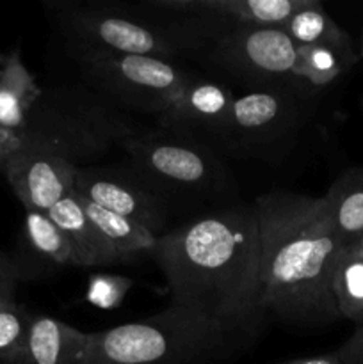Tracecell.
<instances>
[{"label": "cell", "instance_id": "obj_11", "mask_svg": "<svg viewBox=\"0 0 363 364\" xmlns=\"http://www.w3.org/2000/svg\"><path fill=\"white\" fill-rule=\"evenodd\" d=\"M235 96L219 82L192 77L173 105L159 116V128L196 139L217 151Z\"/></svg>", "mask_w": 363, "mask_h": 364}, {"label": "cell", "instance_id": "obj_15", "mask_svg": "<svg viewBox=\"0 0 363 364\" xmlns=\"http://www.w3.org/2000/svg\"><path fill=\"white\" fill-rule=\"evenodd\" d=\"M43 95L36 78L23 64L20 50L0 55V127L21 137L28 114Z\"/></svg>", "mask_w": 363, "mask_h": 364}, {"label": "cell", "instance_id": "obj_8", "mask_svg": "<svg viewBox=\"0 0 363 364\" xmlns=\"http://www.w3.org/2000/svg\"><path fill=\"white\" fill-rule=\"evenodd\" d=\"M88 87L114 105L157 117L166 112L194 75L173 60L107 52H71Z\"/></svg>", "mask_w": 363, "mask_h": 364}, {"label": "cell", "instance_id": "obj_13", "mask_svg": "<svg viewBox=\"0 0 363 364\" xmlns=\"http://www.w3.org/2000/svg\"><path fill=\"white\" fill-rule=\"evenodd\" d=\"M46 215L63 231L77 267H103L121 262L116 249L102 237L98 228L85 215L75 192L57 203Z\"/></svg>", "mask_w": 363, "mask_h": 364}, {"label": "cell", "instance_id": "obj_20", "mask_svg": "<svg viewBox=\"0 0 363 364\" xmlns=\"http://www.w3.org/2000/svg\"><path fill=\"white\" fill-rule=\"evenodd\" d=\"M335 304L340 318L363 326V256L354 245H345L338 255L331 279Z\"/></svg>", "mask_w": 363, "mask_h": 364}, {"label": "cell", "instance_id": "obj_22", "mask_svg": "<svg viewBox=\"0 0 363 364\" xmlns=\"http://www.w3.org/2000/svg\"><path fill=\"white\" fill-rule=\"evenodd\" d=\"M354 60L326 45L298 46L294 77L313 87H324L340 77Z\"/></svg>", "mask_w": 363, "mask_h": 364}, {"label": "cell", "instance_id": "obj_19", "mask_svg": "<svg viewBox=\"0 0 363 364\" xmlns=\"http://www.w3.org/2000/svg\"><path fill=\"white\" fill-rule=\"evenodd\" d=\"M77 201L84 208L85 215L98 228L102 237L116 249L121 262L130 259L132 256L139 255V252H148L153 247V244H155V235L149 233L141 224L134 223V220L127 219V217L107 212V210L100 208L95 203L88 201V199L80 198V196H77Z\"/></svg>", "mask_w": 363, "mask_h": 364}, {"label": "cell", "instance_id": "obj_18", "mask_svg": "<svg viewBox=\"0 0 363 364\" xmlns=\"http://www.w3.org/2000/svg\"><path fill=\"white\" fill-rule=\"evenodd\" d=\"M280 28L294 41L295 46L326 45L356 59L351 38L335 23L319 0H312L305 9L294 14Z\"/></svg>", "mask_w": 363, "mask_h": 364}, {"label": "cell", "instance_id": "obj_12", "mask_svg": "<svg viewBox=\"0 0 363 364\" xmlns=\"http://www.w3.org/2000/svg\"><path fill=\"white\" fill-rule=\"evenodd\" d=\"M2 173L25 210L46 213L73 192L77 167L59 156L20 148Z\"/></svg>", "mask_w": 363, "mask_h": 364}, {"label": "cell", "instance_id": "obj_2", "mask_svg": "<svg viewBox=\"0 0 363 364\" xmlns=\"http://www.w3.org/2000/svg\"><path fill=\"white\" fill-rule=\"evenodd\" d=\"M260 233V281L263 308L283 322L305 329L340 318L331 279L338 238L326 199L287 191L253 201Z\"/></svg>", "mask_w": 363, "mask_h": 364}, {"label": "cell", "instance_id": "obj_3", "mask_svg": "<svg viewBox=\"0 0 363 364\" xmlns=\"http://www.w3.org/2000/svg\"><path fill=\"white\" fill-rule=\"evenodd\" d=\"M265 318L223 322L169 306L141 322L89 333L84 364H230L255 345Z\"/></svg>", "mask_w": 363, "mask_h": 364}, {"label": "cell", "instance_id": "obj_26", "mask_svg": "<svg viewBox=\"0 0 363 364\" xmlns=\"http://www.w3.org/2000/svg\"><path fill=\"white\" fill-rule=\"evenodd\" d=\"M18 149H20V139L0 127V171L4 169V166L11 159V155H14Z\"/></svg>", "mask_w": 363, "mask_h": 364}, {"label": "cell", "instance_id": "obj_10", "mask_svg": "<svg viewBox=\"0 0 363 364\" xmlns=\"http://www.w3.org/2000/svg\"><path fill=\"white\" fill-rule=\"evenodd\" d=\"M73 192L100 208L127 217L155 235L171 230L173 208L144 187L128 166H89L75 173Z\"/></svg>", "mask_w": 363, "mask_h": 364}, {"label": "cell", "instance_id": "obj_27", "mask_svg": "<svg viewBox=\"0 0 363 364\" xmlns=\"http://www.w3.org/2000/svg\"><path fill=\"white\" fill-rule=\"evenodd\" d=\"M278 364H344V363H342L340 354L335 350V352H327V354L308 355V358H298V359H292V361H285Z\"/></svg>", "mask_w": 363, "mask_h": 364}, {"label": "cell", "instance_id": "obj_5", "mask_svg": "<svg viewBox=\"0 0 363 364\" xmlns=\"http://www.w3.org/2000/svg\"><path fill=\"white\" fill-rule=\"evenodd\" d=\"M139 134L134 121L88 85L43 89L28 114L20 148L59 156L80 167L96 162Z\"/></svg>", "mask_w": 363, "mask_h": 364}, {"label": "cell", "instance_id": "obj_24", "mask_svg": "<svg viewBox=\"0 0 363 364\" xmlns=\"http://www.w3.org/2000/svg\"><path fill=\"white\" fill-rule=\"evenodd\" d=\"M23 279L16 259L0 251V308L16 302L18 283Z\"/></svg>", "mask_w": 363, "mask_h": 364}, {"label": "cell", "instance_id": "obj_16", "mask_svg": "<svg viewBox=\"0 0 363 364\" xmlns=\"http://www.w3.org/2000/svg\"><path fill=\"white\" fill-rule=\"evenodd\" d=\"M23 247L28 262L23 269V277L25 272H32V276H43L53 272L56 269L77 267L63 231L43 212L25 210Z\"/></svg>", "mask_w": 363, "mask_h": 364}, {"label": "cell", "instance_id": "obj_4", "mask_svg": "<svg viewBox=\"0 0 363 364\" xmlns=\"http://www.w3.org/2000/svg\"><path fill=\"white\" fill-rule=\"evenodd\" d=\"M209 7V0H206ZM70 52H107L157 59H196L226 27L228 18L209 11L187 18H153L110 7H70L57 14Z\"/></svg>", "mask_w": 363, "mask_h": 364}, {"label": "cell", "instance_id": "obj_23", "mask_svg": "<svg viewBox=\"0 0 363 364\" xmlns=\"http://www.w3.org/2000/svg\"><path fill=\"white\" fill-rule=\"evenodd\" d=\"M32 313L18 302L0 308V361L23 364Z\"/></svg>", "mask_w": 363, "mask_h": 364}, {"label": "cell", "instance_id": "obj_25", "mask_svg": "<svg viewBox=\"0 0 363 364\" xmlns=\"http://www.w3.org/2000/svg\"><path fill=\"white\" fill-rule=\"evenodd\" d=\"M337 352L344 364H363V326L358 327Z\"/></svg>", "mask_w": 363, "mask_h": 364}, {"label": "cell", "instance_id": "obj_30", "mask_svg": "<svg viewBox=\"0 0 363 364\" xmlns=\"http://www.w3.org/2000/svg\"><path fill=\"white\" fill-rule=\"evenodd\" d=\"M0 364H4V363H2V361H0Z\"/></svg>", "mask_w": 363, "mask_h": 364}, {"label": "cell", "instance_id": "obj_1", "mask_svg": "<svg viewBox=\"0 0 363 364\" xmlns=\"http://www.w3.org/2000/svg\"><path fill=\"white\" fill-rule=\"evenodd\" d=\"M148 255L169 288V306L223 322L263 318L260 233L251 205L194 217L159 237Z\"/></svg>", "mask_w": 363, "mask_h": 364}, {"label": "cell", "instance_id": "obj_7", "mask_svg": "<svg viewBox=\"0 0 363 364\" xmlns=\"http://www.w3.org/2000/svg\"><path fill=\"white\" fill-rule=\"evenodd\" d=\"M299 78L233 100L217 149L248 159H269L295 141L312 114L313 95Z\"/></svg>", "mask_w": 363, "mask_h": 364}, {"label": "cell", "instance_id": "obj_29", "mask_svg": "<svg viewBox=\"0 0 363 364\" xmlns=\"http://www.w3.org/2000/svg\"><path fill=\"white\" fill-rule=\"evenodd\" d=\"M359 55L363 57V36H362V45H359Z\"/></svg>", "mask_w": 363, "mask_h": 364}, {"label": "cell", "instance_id": "obj_17", "mask_svg": "<svg viewBox=\"0 0 363 364\" xmlns=\"http://www.w3.org/2000/svg\"><path fill=\"white\" fill-rule=\"evenodd\" d=\"M324 199L342 244H356L363 237V166L345 169Z\"/></svg>", "mask_w": 363, "mask_h": 364}, {"label": "cell", "instance_id": "obj_21", "mask_svg": "<svg viewBox=\"0 0 363 364\" xmlns=\"http://www.w3.org/2000/svg\"><path fill=\"white\" fill-rule=\"evenodd\" d=\"M312 0H209L212 13L237 23L283 27Z\"/></svg>", "mask_w": 363, "mask_h": 364}, {"label": "cell", "instance_id": "obj_6", "mask_svg": "<svg viewBox=\"0 0 363 364\" xmlns=\"http://www.w3.org/2000/svg\"><path fill=\"white\" fill-rule=\"evenodd\" d=\"M128 169L173 208L178 201H212L235 192L230 169L209 144L169 130L146 132L123 144Z\"/></svg>", "mask_w": 363, "mask_h": 364}, {"label": "cell", "instance_id": "obj_14", "mask_svg": "<svg viewBox=\"0 0 363 364\" xmlns=\"http://www.w3.org/2000/svg\"><path fill=\"white\" fill-rule=\"evenodd\" d=\"M89 333L48 315H32L23 364H84Z\"/></svg>", "mask_w": 363, "mask_h": 364}, {"label": "cell", "instance_id": "obj_28", "mask_svg": "<svg viewBox=\"0 0 363 364\" xmlns=\"http://www.w3.org/2000/svg\"><path fill=\"white\" fill-rule=\"evenodd\" d=\"M352 245H354V247H356V251H358V252H359V255H362V256H363V237H362V238H359V240H358V242H356V244H352Z\"/></svg>", "mask_w": 363, "mask_h": 364}, {"label": "cell", "instance_id": "obj_9", "mask_svg": "<svg viewBox=\"0 0 363 364\" xmlns=\"http://www.w3.org/2000/svg\"><path fill=\"white\" fill-rule=\"evenodd\" d=\"M298 46L280 27L230 21L196 59L256 89L294 80Z\"/></svg>", "mask_w": 363, "mask_h": 364}]
</instances>
